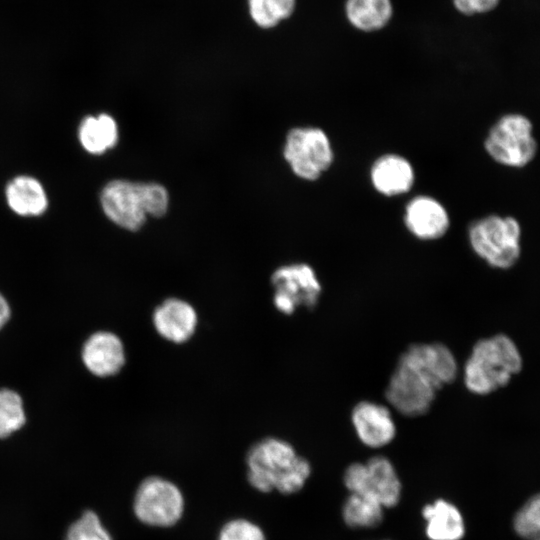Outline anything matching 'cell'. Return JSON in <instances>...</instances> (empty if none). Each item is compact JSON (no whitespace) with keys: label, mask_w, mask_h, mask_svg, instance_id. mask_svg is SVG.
Listing matches in <instances>:
<instances>
[{"label":"cell","mask_w":540,"mask_h":540,"mask_svg":"<svg viewBox=\"0 0 540 540\" xmlns=\"http://www.w3.org/2000/svg\"><path fill=\"white\" fill-rule=\"evenodd\" d=\"M81 357L88 371L101 378L118 374L126 361L122 340L109 331L90 335L82 347Z\"/></svg>","instance_id":"obj_13"},{"label":"cell","mask_w":540,"mask_h":540,"mask_svg":"<svg viewBox=\"0 0 540 540\" xmlns=\"http://www.w3.org/2000/svg\"><path fill=\"white\" fill-rule=\"evenodd\" d=\"M515 532L526 540L540 536V493L532 496L515 514Z\"/></svg>","instance_id":"obj_23"},{"label":"cell","mask_w":540,"mask_h":540,"mask_svg":"<svg viewBox=\"0 0 540 540\" xmlns=\"http://www.w3.org/2000/svg\"><path fill=\"white\" fill-rule=\"evenodd\" d=\"M459 365L452 350L440 342L409 345L399 356L385 388L388 406L405 417H420L437 394L453 383Z\"/></svg>","instance_id":"obj_1"},{"label":"cell","mask_w":540,"mask_h":540,"mask_svg":"<svg viewBox=\"0 0 540 540\" xmlns=\"http://www.w3.org/2000/svg\"><path fill=\"white\" fill-rule=\"evenodd\" d=\"M450 222L446 207L431 195H416L405 205L403 223L418 240L435 241L442 238L448 232Z\"/></svg>","instance_id":"obj_12"},{"label":"cell","mask_w":540,"mask_h":540,"mask_svg":"<svg viewBox=\"0 0 540 540\" xmlns=\"http://www.w3.org/2000/svg\"><path fill=\"white\" fill-rule=\"evenodd\" d=\"M425 533L429 540H461L465 522L460 510L451 502L437 499L423 507Z\"/></svg>","instance_id":"obj_16"},{"label":"cell","mask_w":540,"mask_h":540,"mask_svg":"<svg viewBox=\"0 0 540 540\" xmlns=\"http://www.w3.org/2000/svg\"><path fill=\"white\" fill-rule=\"evenodd\" d=\"M473 252L487 265L509 269L521 254V228L513 217L487 215L473 221L467 231Z\"/></svg>","instance_id":"obj_5"},{"label":"cell","mask_w":540,"mask_h":540,"mask_svg":"<svg viewBox=\"0 0 540 540\" xmlns=\"http://www.w3.org/2000/svg\"><path fill=\"white\" fill-rule=\"evenodd\" d=\"M344 522L351 528H372L384 518V507L374 498L350 493L342 507Z\"/></svg>","instance_id":"obj_20"},{"label":"cell","mask_w":540,"mask_h":540,"mask_svg":"<svg viewBox=\"0 0 540 540\" xmlns=\"http://www.w3.org/2000/svg\"><path fill=\"white\" fill-rule=\"evenodd\" d=\"M296 0H249L252 19L263 28H272L294 12Z\"/></svg>","instance_id":"obj_22"},{"label":"cell","mask_w":540,"mask_h":540,"mask_svg":"<svg viewBox=\"0 0 540 540\" xmlns=\"http://www.w3.org/2000/svg\"><path fill=\"white\" fill-rule=\"evenodd\" d=\"M374 190L386 197L408 193L414 186L416 175L412 163L397 153H385L374 160L369 170Z\"/></svg>","instance_id":"obj_14"},{"label":"cell","mask_w":540,"mask_h":540,"mask_svg":"<svg viewBox=\"0 0 540 540\" xmlns=\"http://www.w3.org/2000/svg\"><path fill=\"white\" fill-rule=\"evenodd\" d=\"M65 540H112L98 515L86 510L67 530Z\"/></svg>","instance_id":"obj_24"},{"label":"cell","mask_w":540,"mask_h":540,"mask_svg":"<svg viewBox=\"0 0 540 540\" xmlns=\"http://www.w3.org/2000/svg\"><path fill=\"white\" fill-rule=\"evenodd\" d=\"M101 205L118 226L136 231L146 216H163L168 208L167 190L157 183H136L126 180L109 182L102 190Z\"/></svg>","instance_id":"obj_4"},{"label":"cell","mask_w":540,"mask_h":540,"mask_svg":"<svg viewBox=\"0 0 540 540\" xmlns=\"http://www.w3.org/2000/svg\"><path fill=\"white\" fill-rule=\"evenodd\" d=\"M343 481L350 493L370 496L384 508L396 506L401 498L402 486L396 469L382 455L350 464L344 471Z\"/></svg>","instance_id":"obj_9"},{"label":"cell","mask_w":540,"mask_h":540,"mask_svg":"<svg viewBox=\"0 0 540 540\" xmlns=\"http://www.w3.org/2000/svg\"><path fill=\"white\" fill-rule=\"evenodd\" d=\"M152 321L156 332L162 338L181 344L193 336L198 316L194 307L187 301L168 298L155 308Z\"/></svg>","instance_id":"obj_15"},{"label":"cell","mask_w":540,"mask_h":540,"mask_svg":"<svg viewBox=\"0 0 540 540\" xmlns=\"http://www.w3.org/2000/svg\"><path fill=\"white\" fill-rule=\"evenodd\" d=\"M283 156L298 178L316 181L330 169L335 154L325 130L301 126L288 131Z\"/></svg>","instance_id":"obj_6"},{"label":"cell","mask_w":540,"mask_h":540,"mask_svg":"<svg viewBox=\"0 0 540 540\" xmlns=\"http://www.w3.org/2000/svg\"><path fill=\"white\" fill-rule=\"evenodd\" d=\"M533 540H540V536H539V537H537V538H535V539H533Z\"/></svg>","instance_id":"obj_28"},{"label":"cell","mask_w":540,"mask_h":540,"mask_svg":"<svg viewBox=\"0 0 540 540\" xmlns=\"http://www.w3.org/2000/svg\"><path fill=\"white\" fill-rule=\"evenodd\" d=\"M79 139L85 150L101 154L112 148L118 140L116 122L107 114L88 116L80 125Z\"/></svg>","instance_id":"obj_19"},{"label":"cell","mask_w":540,"mask_h":540,"mask_svg":"<svg viewBox=\"0 0 540 540\" xmlns=\"http://www.w3.org/2000/svg\"><path fill=\"white\" fill-rule=\"evenodd\" d=\"M218 540H266L263 531L245 519H235L226 523Z\"/></svg>","instance_id":"obj_25"},{"label":"cell","mask_w":540,"mask_h":540,"mask_svg":"<svg viewBox=\"0 0 540 540\" xmlns=\"http://www.w3.org/2000/svg\"><path fill=\"white\" fill-rule=\"evenodd\" d=\"M11 209L20 215H39L47 207V198L41 184L34 178L20 176L12 180L6 189Z\"/></svg>","instance_id":"obj_18"},{"label":"cell","mask_w":540,"mask_h":540,"mask_svg":"<svg viewBox=\"0 0 540 540\" xmlns=\"http://www.w3.org/2000/svg\"><path fill=\"white\" fill-rule=\"evenodd\" d=\"M134 513L144 524L158 527L174 525L182 516L183 496L173 483L156 476L144 479L134 498Z\"/></svg>","instance_id":"obj_10"},{"label":"cell","mask_w":540,"mask_h":540,"mask_svg":"<svg viewBox=\"0 0 540 540\" xmlns=\"http://www.w3.org/2000/svg\"><path fill=\"white\" fill-rule=\"evenodd\" d=\"M531 121L521 114H506L490 128L484 149L497 163L520 168L530 163L537 152Z\"/></svg>","instance_id":"obj_7"},{"label":"cell","mask_w":540,"mask_h":540,"mask_svg":"<svg viewBox=\"0 0 540 540\" xmlns=\"http://www.w3.org/2000/svg\"><path fill=\"white\" fill-rule=\"evenodd\" d=\"M500 0H452L455 9L463 15L486 13L493 10Z\"/></svg>","instance_id":"obj_26"},{"label":"cell","mask_w":540,"mask_h":540,"mask_svg":"<svg viewBox=\"0 0 540 540\" xmlns=\"http://www.w3.org/2000/svg\"><path fill=\"white\" fill-rule=\"evenodd\" d=\"M26 415L21 396L8 388L0 389V439L21 429Z\"/></svg>","instance_id":"obj_21"},{"label":"cell","mask_w":540,"mask_h":540,"mask_svg":"<svg viewBox=\"0 0 540 540\" xmlns=\"http://www.w3.org/2000/svg\"><path fill=\"white\" fill-rule=\"evenodd\" d=\"M351 423L359 441L372 449L390 444L397 432L392 409L371 400L360 401L352 408Z\"/></svg>","instance_id":"obj_11"},{"label":"cell","mask_w":540,"mask_h":540,"mask_svg":"<svg viewBox=\"0 0 540 540\" xmlns=\"http://www.w3.org/2000/svg\"><path fill=\"white\" fill-rule=\"evenodd\" d=\"M523 367L516 343L506 334L479 339L472 347L463 367L466 389L485 396L507 386Z\"/></svg>","instance_id":"obj_3"},{"label":"cell","mask_w":540,"mask_h":540,"mask_svg":"<svg viewBox=\"0 0 540 540\" xmlns=\"http://www.w3.org/2000/svg\"><path fill=\"white\" fill-rule=\"evenodd\" d=\"M11 315L10 306L6 298L0 293V330L8 322Z\"/></svg>","instance_id":"obj_27"},{"label":"cell","mask_w":540,"mask_h":540,"mask_svg":"<svg viewBox=\"0 0 540 540\" xmlns=\"http://www.w3.org/2000/svg\"><path fill=\"white\" fill-rule=\"evenodd\" d=\"M345 16L355 29L371 33L383 29L391 20V0H346Z\"/></svg>","instance_id":"obj_17"},{"label":"cell","mask_w":540,"mask_h":540,"mask_svg":"<svg viewBox=\"0 0 540 540\" xmlns=\"http://www.w3.org/2000/svg\"><path fill=\"white\" fill-rule=\"evenodd\" d=\"M248 481L261 492L277 490L292 494L301 490L311 474V465L285 440L268 437L247 453Z\"/></svg>","instance_id":"obj_2"},{"label":"cell","mask_w":540,"mask_h":540,"mask_svg":"<svg viewBox=\"0 0 540 540\" xmlns=\"http://www.w3.org/2000/svg\"><path fill=\"white\" fill-rule=\"evenodd\" d=\"M271 284L273 304L285 315H292L299 308H315L322 293L316 271L304 262L278 267L271 275Z\"/></svg>","instance_id":"obj_8"}]
</instances>
